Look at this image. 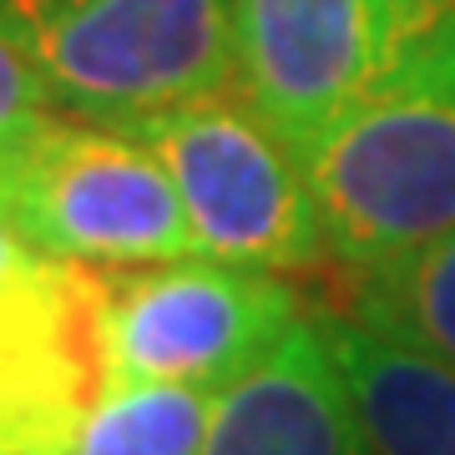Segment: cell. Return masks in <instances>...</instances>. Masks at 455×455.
Wrapping results in <instances>:
<instances>
[{"label": "cell", "mask_w": 455, "mask_h": 455, "mask_svg": "<svg viewBox=\"0 0 455 455\" xmlns=\"http://www.w3.org/2000/svg\"><path fill=\"white\" fill-rule=\"evenodd\" d=\"M293 157L334 274L455 233V26Z\"/></svg>", "instance_id": "1"}, {"label": "cell", "mask_w": 455, "mask_h": 455, "mask_svg": "<svg viewBox=\"0 0 455 455\" xmlns=\"http://www.w3.org/2000/svg\"><path fill=\"white\" fill-rule=\"evenodd\" d=\"M56 112L132 127L233 92V0H0Z\"/></svg>", "instance_id": "2"}, {"label": "cell", "mask_w": 455, "mask_h": 455, "mask_svg": "<svg viewBox=\"0 0 455 455\" xmlns=\"http://www.w3.org/2000/svg\"><path fill=\"white\" fill-rule=\"evenodd\" d=\"M0 228L92 274L197 259L157 152L127 127L66 112H46L0 157Z\"/></svg>", "instance_id": "3"}, {"label": "cell", "mask_w": 455, "mask_h": 455, "mask_svg": "<svg viewBox=\"0 0 455 455\" xmlns=\"http://www.w3.org/2000/svg\"><path fill=\"white\" fill-rule=\"evenodd\" d=\"M304 293L283 274L178 259L97 274V349L107 385L228 390L304 324Z\"/></svg>", "instance_id": "4"}, {"label": "cell", "mask_w": 455, "mask_h": 455, "mask_svg": "<svg viewBox=\"0 0 455 455\" xmlns=\"http://www.w3.org/2000/svg\"><path fill=\"white\" fill-rule=\"evenodd\" d=\"M172 178L197 259L304 274L329 263L304 167L238 92L132 122Z\"/></svg>", "instance_id": "5"}, {"label": "cell", "mask_w": 455, "mask_h": 455, "mask_svg": "<svg viewBox=\"0 0 455 455\" xmlns=\"http://www.w3.org/2000/svg\"><path fill=\"white\" fill-rule=\"evenodd\" d=\"M455 26V0H233V92L289 152Z\"/></svg>", "instance_id": "6"}, {"label": "cell", "mask_w": 455, "mask_h": 455, "mask_svg": "<svg viewBox=\"0 0 455 455\" xmlns=\"http://www.w3.org/2000/svg\"><path fill=\"white\" fill-rule=\"evenodd\" d=\"M203 455H364L319 309L212 400Z\"/></svg>", "instance_id": "7"}, {"label": "cell", "mask_w": 455, "mask_h": 455, "mask_svg": "<svg viewBox=\"0 0 455 455\" xmlns=\"http://www.w3.org/2000/svg\"><path fill=\"white\" fill-rule=\"evenodd\" d=\"M344 390L355 400L364 455H455V374L359 329L349 314L319 309Z\"/></svg>", "instance_id": "8"}, {"label": "cell", "mask_w": 455, "mask_h": 455, "mask_svg": "<svg viewBox=\"0 0 455 455\" xmlns=\"http://www.w3.org/2000/svg\"><path fill=\"white\" fill-rule=\"evenodd\" d=\"M339 314L455 374V233L334 274Z\"/></svg>", "instance_id": "9"}, {"label": "cell", "mask_w": 455, "mask_h": 455, "mask_svg": "<svg viewBox=\"0 0 455 455\" xmlns=\"http://www.w3.org/2000/svg\"><path fill=\"white\" fill-rule=\"evenodd\" d=\"M212 400L193 385H107L66 455H203Z\"/></svg>", "instance_id": "10"}, {"label": "cell", "mask_w": 455, "mask_h": 455, "mask_svg": "<svg viewBox=\"0 0 455 455\" xmlns=\"http://www.w3.org/2000/svg\"><path fill=\"white\" fill-rule=\"evenodd\" d=\"M46 112H56V107H51L41 76H36L31 66H26V56L0 36V157H5Z\"/></svg>", "instance_id": "11"}, {"label": "cell", "mask_w": 455, "mask_h": 455, "mask_svg": "<svg viewBox=\"0 0 455 455\" xmlns=\"http://www.w3.org/2000/svg\"><path fill=\"white\" fill-rule=\"evenodd\" d=\"M36 259H41V253H31V248L20 243V238H11V233L0 228V289H5L11 278H20V274H26V268H31Z\"/></svg>", "instance_id": "12"}]
</instances>
